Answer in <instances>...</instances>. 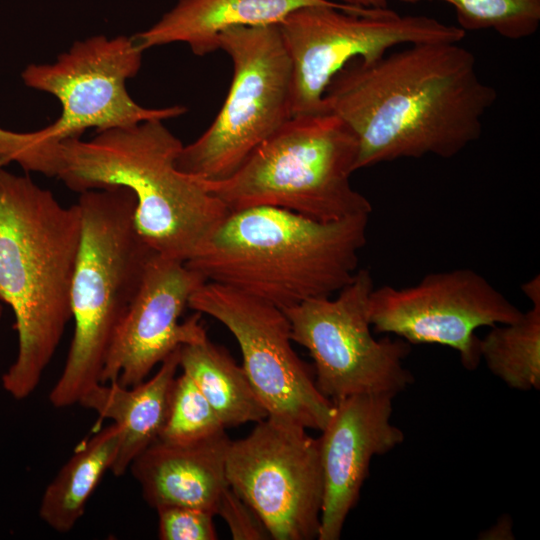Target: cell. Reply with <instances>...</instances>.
Masks as SVG:
<instances>
[{"label": "cell", "instance_id": "4fadbf2b", "mask_svg": "<svg viewBox=\"0 0 540 540\" xmlns=\"http://www.w3.org/2000/svg\"><path fill=\"white\" fill-rule=\"evenodd\" d=\"M523 314L484 276L469 268L425 275L418 283L373 288L369 319L377 333L394 334L410 344H438L456 350L464 368L480 363L483 326L509 324Z\"/></svg>", "mask_w": 540, "mask_h": 540}, {"label": "cell", "instance_id": "30bf717a", "mask_svg": "<svg viewBox=\"0 0 540 540\" xmlns=\"http://www.w3.org/2000/svg\"><path fill=\"white\" fill-rule=\"evenodd\" d=\"M188 307L222 323L236 339L242 368L268 416L322 431L334 404L317 388L292 347L282 309L232 287L205 281Z\"/></svg>", "mask_w": 540, "mask_h": 540}, {"label": "cell", "instance_id": "3957f363", "mask_svg": "<svg viewBox=\"0 0 540 540\" xmlns=\"http://www.w3.org/2000/svg\"><path fill=\"white\" fill-rule=\"evenodd\" d=\"M369 215L321 222L255 206L229 212L185 264L206 281L232 287L282 310L331 297L358 270Z\"/></svg>", "mask_w": 540, "mask_h": 540}, {"label": "cell", "instance_id": "8992f818", "mask_svg": "<svg viewBox=\"0 0 540 540\" xmlns=\"http://www.w3.org/2000/svg\"><path fill=\"white\" fill-rule=\"evenodd\" d=\"M357 156L356 137L337 115H296L232 175L203 182L230 212L272 206L332 222L372 212L350 182Z\"/></svg>", "mask_w": 540, "mask_h": 540}, {"label": "cell", "instance_id": "6da1fadb", "mask_svg": "<svg viewBox=\"0 0 540 540\" xmlns=\"http://www.w3.org/2000/svg\"><path fill=\"white\" fill-rule=\"evenodd\" d=\"M496 98L470 50L428 42L351 61L330 81L323 107L356 137L357 171L402 158L456 156L479 139Z\"/></svg>", "mask_w": 540, "mask_h": 540}, {"label": "cell", "instance_id": "8fae6325", "mask_svg": "<svg viewBox=\"0 0 540 540\" xmlns=\"http://www.w3.org/2000/svg\"><path fill=\"white\" fill-rule=\"evenodd\" d=\"M229 487L259 516L271 539L318 537L323 501L319 441L306 428L267 416L231 440Z\"/></svg>", "mask_w": 540, "mask_h": 540}, {"label": "cell", "instance_id": "5bb4252c", "mask_svg": "<svg viewBox=\"0 0 540 540\" xmlns=\"http://www.w3.org/2000/svg\"><path fill=\"white\" fill-rule=\"evenodd\" d=\"M205 281L184 262L154 253L112 340L101 383L137 385L181 346L207 339L200 313L180 322L191 295Z\"/></svg>", "mask_w": 540, "mask_h": 540}, {"label": "cell", "instance_id": "d6986e66", "mask_svg": "<svg viewBox=\"0 0 540 540\" xmlns=\"http://www.w3.org/2000/svg\"><path fill=\"white\" fill-rule=\"evenodd\" d=\"M120 445V428L112 423L86 439L47 485L39 516L52 530L71 531L104 474L110 470Z\"/></svg>", "mask_w": 540, "mask_h": 540}, {"label": "cell", "instance_id": "ba28073f", "mask_svg": "<svg viewBox=\"0 0 540 540\" xmlns=\"http://www.w3.org/2000/svg\"><path fill=\"white\" fill-rule=\"evenodd\" d=\"M368 269H359L335 298H312L284 309L293 342L315 364L319 391L335 402L357 394L396 395L413 382L404 360L411 344L402 338L377 340L371 333Z\"/></svg>", "mask_w": 540, "mask_h": 540}, {"label": "cell", "instance_id": "7c38bea8", "mask_svg": "<svg viewBox=\"0 0 540 540\" xmlns=\"http://www.w3.org/2000/svg\"><path fill=\"white\" fill-rule=\"evenodd\" d=\"M142 53L134 37L96 35L75 42L52 64L28 65L21 77L60 102L59 118L47 126L59 141L80 138L88 128L99 133L185 114V106L146 108L130 97L126 81L139 72Z\"/></svg>", "mask_w": 540, "mask_h": 540}, {"label": "cell", "instance_id": "7402d4cb", "mask_svg": "<svg viewBox=\"0 0 540 540\" xmlns=\"http://www.w3.org/2000/svg\"><path fill=\"white\" fill-rule=\"evenodd\" d=\"M418 3L430 0H399ZM453 6L464 30H493L510 40L534 35L540 26V0H438Z\"/></svg>", "mask_w": 540, "mask_h": 540}, {"label": "cell", "instance_id": "603a6c76", "mask_svg": "<svg viewBox=\"0 0 540 540\" xmlns=\"http://www.w3.org/2000/svg\"><path fill=\"white\" fill-rule=\"evenodd\" d=\"M223 431L224 425L194 381L183 372L176 376L159 439L169 443H190Z\"/></svg>", "mask_w": 540, "mask_h": 540}, {"label": "cell", "instance_id": "ac0fdd59", "mask_svg": "<svg viewBox=\"0 0 540 540\" xmlns=\"http://www.w3.org/2000/svg\"><path fill=\"white\" fill-rule=\"evenodd\" d=\"M179 349L160 363L150 379L131 387L116 381L99 383L81 398V406L120 428L119 450L111 468L115 476L125 474L132 461L159 439L179 369Z\"/></svg>", "mask_w": 540, "mask_h": 540}, {"label": "cell", "instance_id": "7a4b0ae2", "mask_svg": "<svg viewBox=\"0 0 540 540\" xmlns=\"http://www.w3.org/2000/svg\"><path fill=\"white\" fill-rule=\"evenodd\" d=\"M81 239L78 203L0 168V302L15 316L18 349L2 376L17 400L38 387L71 320V286Z\"/></svg>", "mask_w": 540, "mask_h": 540}, {"label": "cell", "instance_id": "484cf974", "mask_svg": "<svg viewBox=\"0 0 540 540\" xmlns=\"http://www.w3.org/2000/svg\"><path fill=\"white\" fill-rule=\"evenodd\" d=\"M216 514L224 519L234 540L271 539L259 516L230 487L222 493Z\"/></svg>", "mask_w": 540, "mask_h": 540}, {"label": "cell", "instance_id": "52a82bcc", "mask_svg": "<svg viewBox=\"0 0 540 540\" xmlns=\"http://www.w3.org/2000/svg\"><path fill=\"white\" fill-rule=\"evenodd\" d=\"M233 63L227 97L211 125L183 145L176 164L206 181L232 175L291 117L292 70L278 24L234 27L218 38Z\"/></svg>", "mask_w": 540, "mask_h": 540}, {"label": "cell", "instance_id": "2e32d148", "mask_svg": "<svg viewBox=\"0 0 540 540\" xmlns=\"http://www.w3.org/2000/svg\"><path fill=\"white\" fill-rule=\"evenodd\" d=\"M231 440L225 431L190 443L156 440L130 464L146 503L187 506L216 515L224 490Z\"/></svg>", "mask_w": 540, "mask_h": 540}, {"label": "cell", "instance_id": "277c9868", "mask_svg": "<svg viewBox=\"0 0 540 540\" xmlns=\"http://www.w3.org/2000/svg\"><path fill=\"white\" fill-rule=\"evenodd\" d=\"M182 142L161 120L99 132L89 141H61L58 174L72 191L130 189L134 223L157 254L186 263L229 214L203 179L176 164Z\"/></svg>", "mask_w": 540, "mask_h": 540}, {"label": "cell", "instance_id": "d4e9b609", "mask_svg": "<svg viewBox=\"0 0 540 540\" xmlns=\"http://www.w3.org/2000/svg\"><path fill=\"white\" fill-rule=\"evenodd\" d=\"M158 537L161 540H216L214 514L187 506H160Z\"/></svg>", "mask_w": 540, "mask_h": 540}, {"label": "cell", "instance_id": "83f0119b", "mask_svg": "<svg viewBox=\"0 0 540 540\" xmlns=\"http://www.w3.org/2000/svg\"><path fill=\"white\" fill-rule=\"evenodd\" d=\"M2 303L0 302V318H1V315H2Z\"/></svg>", "mask_w": 540, "mask_h": 540}, {"label": "cell", "instance_id": "9c48e42d", "mask_svg": "<svg viewBox=\"0 0 540 540\" xmlns=\"http://www.w3.org/2000/svg\"><path fill=\"white\" fill-rule=\"evenodd\" d=\"M278 26L291 63L292 116L324 111L327 86L353 60L378 59L400 44L460 42L466 34L432 17L387 8L364 15L320 5L298 8Z\"/></svg>", "mask_w": 540, "mask_h": 540}, {"label": "cell", "instance_id": "ffe728a7", "mask_svg": "<svg viewBox=\"0 0 540 540\" xmlns=\"http://www.w3.org/2000/svg\"><path fill=\"white\" fill-rule=\"evenodd\" d=\"M179 368L194 381L225 428L268 416L242 366L208 338L180 347Z\"/></svg>", "mask_w": 540, "mask_h": 540}, {"label": "cell", "instance_id": "44dd1931", "mask_svg": "<svg viewBox=\"0 0 540 540\" xmlns=\"http://www.w3.org/2000/svg\"><path fill=\"white\" fill-rule=\"evenodd\" d=\"M480 355L509 387L540 388V300L515 322L492 326L480 339Z\"/></svg>", "mask_w": 540, "mask_h": 540}, {"label": "cell", "instance_id": "5b68a950", "mask_svg": "<svg viewBox=\"0 0 540 540\" xmlns=\"http://www.w3.org/2000/svg\"><path fill=\"white\" fill-rule=\"evenodd\" d=\"M81 239L71 286L74 331L50 403L65 408L101 383L115 336L154 252L134 223L136 199L123 186L80 193Z\"/></svg>", "mask_w": 540, "mask_h": 540}, {"label": "cell", "instance_id": "cb8c5ba5", "mask_svg": "<svg viewBox=\"0 0 540 540\" xmlns=\"http://www.w3.org/2000/svg\"><path fill=\"white\" fill-rule=\"evenodd\" d=\"M10 162H16L25 171L58 176L62 166L61 141L47 127L23 133L0 128V168Z\"/></svg>", "mask_w": 540, "mask_h": 540}, {"label": "cell", "instance_id": "e0dca14e", "mask_svg": "<svg viewBox=\"0 0 540 540\" xmlns=\"http://www.w3.org/2000/svg\"><path fill=\"white\" fill-rule=\"evenodd\" d=\"M317 5L364 15L374 12L331 0H178L154 25L133 37L143 51L180 42L204 56L219 50V35L227 29L279 24L294 10Z\"/></svg>", "mask_w": 540, "mask_h": 540}, {"label": "cell", "instance_id": "4316f807", "mask_svg": "<svg viewBox=\"0 0 540 540\" xmlns=\"http://www.w3.org/2000/svg\"><path fill=\"white\" fill-rule=\"evenodd\" d=\"M339 3L362 9H385L389 0H338Z\"/></svg>", "mask_w": 540, "mask_h": 540}, {"label": "cell", "instance_id": "9a60e30c", "mask_svg": "<svg viewBox=\"0 0 540 540\" xmlns=\"http://www.w3.org/2000/svg\"><path fill=\"white\" fill-rule=\"evenodd\" d=\"M394 396L357 394L333 402V413L318 439L323 477L319 540L340 538L371 459L403 442V432L391 423Z\"/></svg>", "mask_w": 540, "mask_h": 540}]
</instances>
